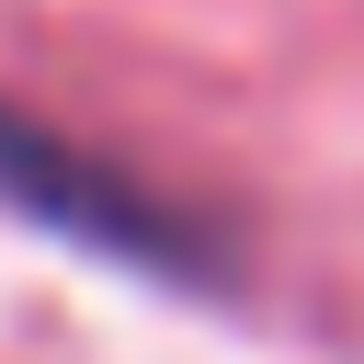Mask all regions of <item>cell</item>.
Wrapping results in <instances>:
<instances>
[{
	"label": "cell",
	"mask_w": 364,
	"mask_h": 364,
	"mask_svg": "<svg viewBox=\"0 0 364 364\" xmlns=\"http://www.w3.org/2000/svg\"><path fill=\"white\" fill-rule=\"evenodd\" d=\"M0 205L68 250H102V262H136L171 284H228V239L193 205H171L159 182H136L125 159H102L91 136H68L23 102H0Z\"/></svg>",
	"instance_id": "obj_1"
}]
</instances>
